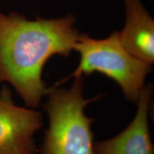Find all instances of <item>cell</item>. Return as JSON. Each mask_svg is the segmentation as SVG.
I'll return each instance as SVG.
<instances>
[{"label": "cell", "mask_w": 154, "mask_h": 154, "mask_svg": "<svg viewBox=\"0 0 154 154\" xmlns=\"http://www.w3.org/2000/svg\"><path fill=\"white\" fill-rule=\"evenodd\" d=\"M72 15L28 20L17 12L0 13V83L8 82L27 106L36 108L47 96L42 79L51 57L70 55L79 33Z\"/></svg>", "instance_id": "6da1fadb"}, {"label": "cell", "mask_w": 154, "mask_h": 154, "mask_svg": "<svg viewBox=\"0 0 154 154\" xmlns=\"http://www.w3.org/2000/svg\"><path fill=\"white\" fill-rule=\"evenodd\" d=\"M84 78H75L69 89L54 86L48 88V99L43 108L49 119L42 154H96L94 149L91 126L94 120L86 116L84 109L98 96L86 99Z\"/></svg>", "instance_id": "7a4b0ae2"}, {"label": "cell", "mask_w": 154, "mask_h": 154, "mask_svg": "<svg viewBox=\"0 0 154 154\" xmlns=\"http://www.w3.org/2000/svg\"><path fill=\"white\" fill-rule=\"evenodd\" d=\"M74 50L80 54L79 66L72 74L54 86H59L72 77L79 78L99 72L116 82L127 100L138 101L151 65L133 57L124 49L119 32L103 39L80 34Z\"/></svg>", "instance_id": "3957f363"}, {"label": "cell", "mask_w": 154, "mask_h": 154, "mask_svg": "<svg viewBox=\"0 0 154 154\" xmlns=\"http://www.w3.org/2000/svg\"><path fill=\"white\" fill-rule=\"evenodd\" d=\"M42 126L39 111L19 107L4 86L0 91V154H34V135Z\"/></svg>", "instance_id": "277c9868"}, {"label": "cell", "mask_w": 154, "mask_h": 154, "mask_svg": "<svg viewBox=\"0 0 154 154\" xmlns=\"http://www.w3.org/2000/svg\"><path fill=\"white\" fill-rule=\"evenodd\" d=\"M152 94L151 84L144 86L138 99L134 120L116 137L94 144L96 154H153L148 123Z\"/></svg>", "instance_id": "5b68a950"}, {"label": "cell", "mask_w": 154, "mask_h": 154, "mask_svg": "<svg viewBox=\"0 0 154 154\" xmlns=\"http://www.w3.org/2000/svg\"><path fill=\"white\" fill-rule=\"evenodd\" d=\"M126 19L119 39L130 54L143 62H154V21L140 0H125Z\"/></svg>", "instance_id": "8992f818"}]
</instances>
